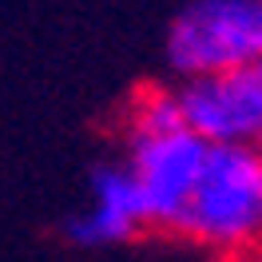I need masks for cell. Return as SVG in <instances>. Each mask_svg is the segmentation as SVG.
<instances>
[{
	"label": "cell",
	"mask_w": 262,
	"mask_h": 262,
	"mask_svg": "<svg viewBox=\"0 0 262 262\" xmlns=\"http://www.w3.org/2000/svg\"><path fill=\"white\" fill-rule=\"evenodd\" d=\"M175 103L187 131L207 147H258L262 139V68L179 80Z\"/></svg>",
	"instance_id": "4"
},
{
	"label": "cell",
	"mask_w": 262,
	"mask_h": 262,
	"mask_svg": "<svg viewBox=\"0 0 262 262\" xmlns=\"http://www.w3.org/2000/svg\"><path fill=\"white\" fill-rule=\"evenodd\" d=\"M207 151L211 147L183 123L175 88L135 92L123 115V163L143 195V211L151 227H179V214L195 191Z\"/></svg>",
	"instance_id": "1"
},
{
	"label": "cell",
	"mask_w": 262,
	"mask_h": 262,
	"mask_svg": "<svg viewBox=\"0 0 262 262\" xmlns=\"http://www.w3.org/2000/svg\"><path fill=\"white\" fill-rule=\"evenodd\" d=\"M175 234L219 250L250 254L262 246V147H211Z\"/></svg>",
	"instance_id": "2"
},
{
	"label": "cell",
	"mask_w": 262,
	"mask_h": 262,
	"mask_svg": "<svg viewBox=\"0 0 262 262\" xmlns=\"http://www.w3.org/2000/svg\"><path fill=\"white\" fill-rule=\"evenodd\" d=\"M167 64L179 80L262 68V0H191L167 28Z\"/></svg>",
	"instance_id": "3"
},
{
	"label": "cell",
	"mask_w": 262,
	"mask_h": 262,
	"mask_svg": "<svg viewBox=\"0 0 262 262\" xmlns=\"http://www.w3.org/2000/svg\"><path fill=\"white\" fill-rule=\"evenodd\" d=\"M147 223V211H143V195L131 179V171L123 159H112V163H99L88 179V203L64 223L68 238L76 246H115L135 238Z\"/></svg>",
	"instance_id": "5"
},
{
	"label": "cell",
	"mask_w": 262,
	"mask_h": 262,
	"mask_svg": "<svg viewBox=\"0 0 262 262\" xmlns=\"http://www.w3.org/2000/svg\"><path fill=\"white\" fill-rule=\"evenodd\" d=\"M258 147H262V139H258Z\"/></svg>",
	"instance_id": "6"
}]
</instances>
